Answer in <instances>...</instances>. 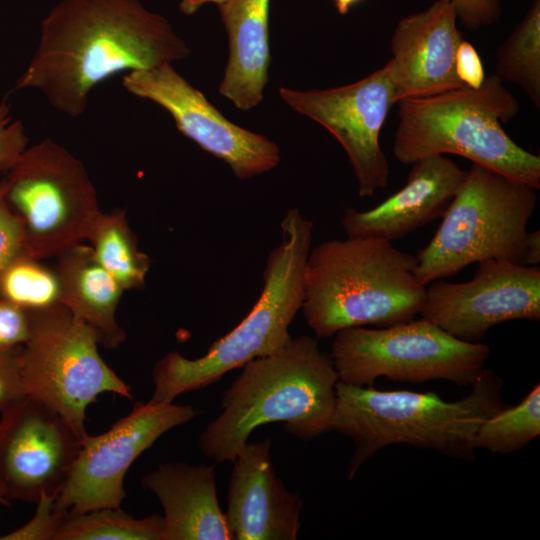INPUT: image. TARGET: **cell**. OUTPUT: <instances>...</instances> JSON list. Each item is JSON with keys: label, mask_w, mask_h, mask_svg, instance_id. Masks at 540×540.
Returning a JSON list of instances; mask_svg holds the SVG:
<instances>
[{"label": "cell", "mask_w": 540, "mask_h": 540, "mask_svg": "<svg viewBox=\"0 0 540 540\" xmlns=\"http://www.w3.org/2000/svg\"><path fill=\"white\" fill-rule=\"evenodd\" d=\"M1 176L0 170V270L16 257L26 254L23 227L6 200Z\"/></svg>", "instance_id": "f1b7e54d"}, {"label": "cell", "mask_w": 540, "mask_h": 540, "mask_svg": "<svg viewBox=\"0 0 540 540\" xmlns=\"http://www.w3.org/2000/svg\"><path fill=\"white\" fill-rule=\"evenodd\" d=\"M141 486L161 503L163 540H234L219 506L214 465L162 463Z\"/></svg>", "instance_id": "d6986e66"}, {"label": "cell", "mask_w": 540, "mask_h": 540, "mask_svg": "<svg viewBox=\"0 0 540 540\" xmlns=\"http://www.w3.org/2000/svg\"><path fill=\"white\" fill-rule=\"evenodd\" d=\"M457 18L471 30L490 25L499 19V0H450Z\"/></svg>", "instance_id": "1f68e13d"}, {"label": "cell", "mask_w": 540, "mask_h": 540, "mask_svg": "<svg viewBox=\"0 0 540 540\" xmlns=\"http://www.w3.org/2000/svg\"><path fill=\"white\" fill-rule=\"evenodd\" d=\"M242 368L222 396V413L199 437L207 458L233 462L250 434L272 422H282L303 441L331 431L339 376L315 338H291L278 352Z\"/></svg>", "instance_id": "7a4b0ae2"}, {"label": "cell", "mask_w": 540, "mask_h": 540, "mask_svg": "<svg viewBox=\"0 0 540 540\" xmlns=\"http://www.w3.org/2000/svg\"><path fill=\"white\" fill-rule=\"evenodd\" d=\"M163 517L134 518L121 507L68 511L56 540H163Z\"/></svg>", "instance_id": "cb8c5ba5"}, {"label": "cell", "mask_w": 540, "mask_h": 540, "mask_svg": "<svg viewBox=\"0 0 540 540\" xmlns=\"http://www.w3.org/2000/svg\"><path fill=\"white\" fill-rule=\"evenodd\" d=\"M61 304L95 335L98 344L114 349L126 339L116 318L123 292L117 280L96 260L92 248L81 243L56 256Z\"/></svg>", "instance_id": "44dd1931"}, {"label": "cell", "mask_w": 540, "mask_h": 540, "mask_svg": "<svg viewBox=\"0 0 540 540\" xmlns=\"http://www.w3.org/2000/svg\"><path fill=\"white\" fill-rule=\"evenodd\" d=\"M456 21L450 0H436L398 22L387 62L396 103L464 86L455 72L456 51L464 39Z\"/></svg>", "instance_id": "2e32d148"}, {"label": "cell", "mask_w": 540, "mask_h": 540, "mask_svg": "<svg viewBox=\"0 0 540 540\" xmlns=\"http://www.w3.org/2000/svg\"><path fill=\"white\" fill-rule=\"evenodd\" d=\"M495 74L523 90L540 109V0L496 50Z\"/></svg>", "instance_id": "603a6c76"}, {"label": "cell", "mask_w": 540, "mask_h": 540, "mask_svg": "<svg viewBox=\"0 0 540 540\" xmlns=\"http://www.w3.org/2000/svg\"><path fill=\"white\" fill-rule=\"evenodd\" d=\"M1 181L22 224L26 254L36 259L56 257L87 239L102 212L82 162L51 139L27 146Z\"/></svg>", "instance_id": "ba28073f"}, {"label": "cell", "mask_w": 540, "mask_h": 540, "mask_svg": "<svg viewBox=\"0 0 540 540\" xmlns=\"http://www.w3.org/2000/svg\"><path fill=\"white\" fill-rule=\"evenodd\" d=\"M189 54L168 20L140 0H62L42 20L38 46L14 90L36 89L75 118L104 80Z\"/></svg>", "instance_id": "6da1fadb"}, {"label": "cell", "mask_w": 540, "mask_h": 540, "mask_svg": "<svg viewBox=\"0 0 540 540\" xmlns=\"http://www.w3.org/2000/svg\"><path fill=\"white\" fill-rule=\"evenodd\" d=\"M536 190L472 163L436 233L415 256L421 284L428 286L485 260L521 264Z\"/></svg>", "instance_id": "52a82bcc"}, {"label": "cell", "mask_w": 540, "mask_h": 540, "mask_svg": "<svg viewBox=\"0 0 540 540\" xmlns=\"http://www.w3.org/2000/svg\"><path fill=\"white\" fill-rule=\"evenodd\" d=\"M87 239L96 260L124 290L144 287L151 260L139 249L123 210L101 212Z\"/></svg>", "instance_id": "7402d4cb"}, {"label": "cell", "mask_w": 540, "mask_h": 540, "mask_svg": "<svg viewBox=\"0 0 540 540\" xmlns=\"http://www.w3.org/2000/svg\"><path fill=\"white\" fill-rule=\"evenodd\" d=\"M516 97L496 75L477 89L466 86L398 103L393 142L402 164L454 154L510 179L540 188V157L519 146L503 129L519 112Z\"/></svg>", "instance_id": "8992f818"}, {"label": "cell", "mask_w": 540, "mask_h": 540, "mask_svg": "<svg viewBox=\"0 0 540 540\" xmlns=\"http://www.w3.org/2000/svg\"><path fill=\"white\" fill-rule=\"evenodd\" d=\"M477 264L469 281L439 279L426 288L421 317L467 342H479L502 322L540 320L539 266L502 260Z\"/></svg>", "instance_id": "5bb4252c"}, {"label": "cell", "mask_w": 540, "mask_h": 540, "mask_svg": "<svg viewBox=\"0 0 540 540\" xmlns=\"http://www.w3.org/2000/svg\"><path fill=\"white\" fill-rule=\"evenodd\" d=\"M28 138L21 121L13 120L10 106L0 103V170L9 168L26 149Z\"/></svg>", "instance_id": "f546056e"}, {"label": "cell", "mask_w": 540, "mask_h": 540, "mask_svg": "<svg viewBox=\"0 0 540 540\" xmlns=\"http://www.w3.org/2000/svg\"><path fill=\"white\" fill-rule=\"evenodd\" d=\"M280 228L282 241L267 257L262 291L246 317L202 357L188 359L171 351L161 358L153 369L150 401L172 403L179 395L215 383L255 358L278 352L291 340L288 329L305 296L313 222L291 208Z\"/></svg>", "instance_id": "5b68a950"}, {"label": "cell", "mask_w": 540, "mask_h": 540, "mask_svg": "<svg viewBox=\"0 0 540 540\" xmlns=\"http://www.w3.org/2000/svg\"><path fill=\"white\" fill-rule=\"evenodd\" d=\"M227 1L228 0H181L179 3V9L185 15H192L204 4L215 3L219 6Z\"/></svg>", "instance_id": "e575fe53"}, {"label": "cell", "mask_w": 540, "mask_h": 540, "mask_svg": "<svg viewBox=\"0 0 540 540\" xmlns=\"http://www.w3.org/2000/svg\"><path fill=\"white\" fill-rule=\"evenodd\" d=\"M122 84L129 93L167 110L183 135L226 162L238 179L252 178L279 164L275 142L229 121L172 64L128 72Z\"/></svg>", "instance_id": "4fadbf2b"}, {"label": "cell", "mask_w": 540, "mask_h": 540, "mask_svg": "<svg viewBox=\"0 0 540 540\" xmlns=\"http://www.w3.org/2000/svg\"><path fill=\"white\" fill-rule=\"evenodd\" d=\"M412 165L406 184L385 201L367 211L346 209L341 225L347 237L393 242L444 215L467 171L445 155Z\"/></svg>", "instance_id": "ac0fdd59"}, {"label": "cell", "mask_w": 540, "mask_h": 540, "mask_svg": "<svg viewBox=\"0 0 540 540\" xmlns=\"http://www.w3.org/2000/svg\"><path fill=\"white\" fill-rule=\"evenodd\" d=\"M522 265L539 266L540 264V231L527 232Z\"/></svg>", "instance_id": "836d02e7"}, {"label": "cell", "mask_w": 540, "mask_h": 540, "mask_svg": "<svg viewBox=\"0 0 540 540\" xmlns=\"http://www.w3.org/2000/svg\"><path fill=\"white\" fill-rule=\"evenodd\" d=\"M278 93L293 110L322 125L341 144L353 168L360 197H372L387 186L389 165L379 135L396 103L387 63L345 86L307 91L281 87Z\"/></svg>", "instance_id": "7c38bea8"}, {"label": "cell", "mask_w": 540, "mask_h": 540, "mask_svg": "<svg viewBox=\"0 0 540 540\" xmlns=\"http://www.w3.org/2000/svg\"><path fill=\"white\" fill-rule=\"evenodd\" d=\"M55 493H44L37 500L36 511L23 526L0 536V540H56L67 510L56 505Z\"/></svg>", "instance_id": "4316f807"}, {"label": "cell", "mask_w": 540, "mask_h": 540, "mask_svg": "<svg viewBox=\"0 0 540 540\" xmlns=\"http://www.w3.org/2000/svg\"><path fill=\"white\" fill-rule=\"evenodd\" d=\"M30 313L22 353L27 394L83 437L88 407L104 393L130 399L131 388L100 356L94 333L63 305Z\"/></svg>", "instance_id": "30bf717a"}, {"label": "cell", "mask_w": 540, "mask_h": 540, "mask_svg": "<svg viewBox=\"0 0 540 540\" xmlns=\"http://www.w3.org/2000/svg\"><path fill=\"white\" fill-rule=\"evenodd\" d=\"M270 0H228L218 6L229 56L219 93L248 111L262 100L271 62Z\"/></svg>", "instance_id": "ffe728a7"}, {"label": "cell", "mask_w": 540, "mask_h": 540, "mask_svg": "<svg viewBox=\"0 0 540 540\" xmlns=\"http://www.w3.org/2000/svg\"><path fill=\"white\" fill-rule=\"evenodd\" d=\"M334 336L330 356L339 381L355 386H372L379 377L468 386L490 354L487 344L460 340L422 317L387 327L346 328Z\"/></svg>", "instance_id": "9c48e42d"}, {"label": "cell", "mask_w": 540, "mask_h": 540, "mask_svg": "<svg viewBox=\"0 0 540 540\" xmlns=\"http://www.w3.org/2000/svg\"><path fill=\"white\" fill-rule=\"evenodd\" d=\"M455 72L460 82L472 89L479 88L486 78L477 50L465 39L460 42L456 51Z\"/></svg>", "instance_id": "d6a6232c"}, {"label": "cell", "mask_w": 540, "mask_h": 540, "mask_svg": "<svg viewBox=\"0 0 540 540\" xmlns=\"http://www.w3.org/2000/svg\"><path fill=\"white\" fill-rule=\"evenodd\" d=\"M81 438L57 412L28 396L0 415V497L36 503L58 494Z\"/></svg>", "instance_id": "9a60e30c"}, {"label": "cell", "mask_w": 540, "mask_h": 540, "mask_svg": "<svg viewBox=\"0 0 540 540\" xmlns=\"http://www.w3.org/2000/svg\"><path fill=\"white\" fill-rule=\"evenodd\" d=\"M0 501L2 504L7 505V503L0 497Z\"/></svg>", "instance_id": "8d00e7d4"}, {"label": "cell", "mask_w": 540, "mask_h": 540, "mask_svg": "<svg viewBox=\"0 0 540 540\" xmlns=\"http://www.w3.org/2000/svg\"><path fill=\"white\" fill-rule=\"evenodd\" d=\"M362 1L363 0H333V3L337 12L341 15H345L352 7L356 6Z\"/></svg>", "instance_id": "d590c367"}, {"label": "cell", "mask_w": 540, "mask_h": 540, "mask_svg": "<svg viewBox=\"0 0 540 540\" xmlns=\"http://www.w3.org/2000/svg\"><path fill=\"white\" fill-rule=\"evenodd\" d=\"M61 283L55 267L23 254L0 270V298L27 311L61 304Z\"/></svg>", "instance_id": "d4e9b609"}, {"label": "cell", "mask_w": 540, "mask_h": 540, "mask_svg": "<svg viewBox=\"0 0 540 540\" xmlns=\"http://www.w3.org/2000/svg\"><path fill=\"white\" fill-rule=\"evenodd\" d=\"M31 313L0 298V348L23 345L30 334Z\"/></svg>", "instance_id": "4dcf8cb0"}, {"label": "cell", "mask_w": 540, "mask_h": 540, "mask_svg": "<svg viewBox=\"0 0 540 540\" xmlns=\"http://www.w3.org/2000/svg\"><path fill=\"white\" fill-rule=\"evenodd\" d=\"M416 257L371 237L324 241L310 250L302 310L317 338L340 330L410 321L420 313L426 286Z\"/></svg>", "instance_id": "277c9868"}, {"label": "cell", "mask_w": 540, "mask_h": 540, "mask_svg": "<svg viewBox=\"0 0 540 540\" xmlns=\"http://www.w3.org/2000/svg\"><path fill=\"white\" fill-rule=\"evenodd\" d=\"M502 380L484 370L464 398L448 402L434 392L378 390L338 381L331 424L353 440L349 479L381 448L407 444L446 456L471 459L480 425L506 407Z\"/></svg>", "instance_id": "3957f363"}, {"label": "cell", "mask_w": 540, "mask_h": 540, "mask_svg": "<svg viewBox=\"0 0 540 540\" xmlns=\"http://www.w3.org/2000/svg\"><path fill=\"white\" fill-rule=\"evenodd\" d=\"M22 353L23 345L0 348V415L28 397Z\"/></svg>", "instance_id": "83f0119b"}, {"label": "cell", "mask_w": 540, "mask_h": 540, "mask_svg": "<svg viewBox=\"0 0 540 540\" xmlns=\"http://www.w3.org/2000/svg\"><path fill=\"white\" fill-rule=\"evenodd\" d=\"M271 439L247 441L233 461L226 517L234 540H295L301 497L275 473Z\"/></svg>", "instance_id": "e0dca14e"}, {"label": "cell", "mask_w": 540, "mask_h": 540, "mask_svg": "<svg viewBox=\"0 0 540 540\" xmlns=\"http://www.w3.org/2000/svg\"><path fill=\"white\" fill-rule=\"evenodd\" d=\"M0 504H2L1 501H0Z\"/></svg>", "instance_id": "74e56055"}, {"label": "cell", "mask_w": 540, "mask_h": 540, "mask_svg": "<svg viewBox=\"0 0 540 540\" xmlns=\"http://www.w3.org/2000/svg\"><path fill=\"white\" fill-rule=\"evenodd\" d=\"M540 434V385L537 384L512 407H504L486 419L476 432L475 448L492 453L519 450Z\"/></svg>", "instance_id": "484cf974"}, {"label": "cell", "mask_w": 540, "mask_h": 540, "mask_svg": "<svg viewBox=\"0 0 540 540\" xmlns=\"http://www.w3.org/2000/svg\"><path fill=\"white\" fill-rule=\"evenodd\" d=\"M196 414L189 405L136 402L107 431L93 436L87 433L56 495L57 507L71 512L121 507L126 497L124 478L134 461L159 437Z\"/></svg>", "instance_id": "8fae6325"}]
</instances>
